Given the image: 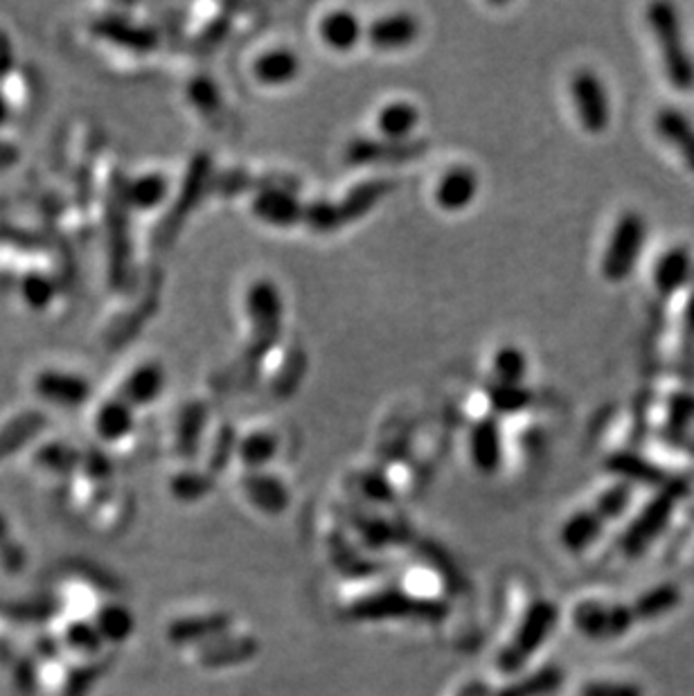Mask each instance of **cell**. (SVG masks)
<instances>
[{
  "label": "cell",
  "instance_id": "obj_32",
  "mask_svg": "<svg viewBox=\"0 0 694 696\" xmlns=\"http://www.w3.org/2000/svg\"><path fill=\"white\" fill-rule=\"evenodd\" d=\"M494 379L501 384H524L528 375V356L517 345H503L492 361Z\"/></svg>",
  "mask_w": 694,
  "mask_h": 696
},
{
  "label": "cell",
  "instance_id": "obj_43",
  "mask_svg": "<svg viewBox=\"0 0 694 696\" xmlns=\"http://www.w3.org/2000/svg\"><path fill=\"white\" fill-rule=\"evenodd\" d=\"M363 492L368 494V496H373V498H377V500H381V498L386 500V498L392 496L390 485L381 479V475H377V473L363 475Z\"/></svg>",
  "mask_w": 694,
  "mask_h": 696
},
{
  "label": "cell",
  "instance_id": "obj_34",
  "mask_svg": "<svg viewBox=\"0 0 694 696\" xmlns=\"http://www.w3.org/2000/svg\"><path fill=\"white\" fill-rule=\"evenodd\" d=\"M203 424H205V409H201L199 404H192L180 413L178 428H176V443H178V453L183 458H192L197 453Z\"/></svg>",
  "mask_w": 694,
  "mask_h": 696
},
{
  "label": "cell",
  "instance_id": "obj_20",
  "mask_svg": "<svg viewBox=\"0 0 694 696\" xmlns=\"http://www.w3.org/2000/svg\"><path fill=\"white\" fill-rule=\"evenodd\" d=\"M656 133H659L672 150L683 158L685 167L694 174V125L677 106H663L654 118Z\"/></svg>",
  "mask_w": 694,
  "mask_h": 696
},
{
  "label": "cell",
  "instance_id": "obj_24",
  "mask_svg": "<svg viewBox=\"0 0 694 696\" xmlns=\"http://www.w3.org/2000/svg\"><path fill=\"white\" fill-rule=\"evenodd\" d=\"M604 467L609 473L620 475L630 483L649 485V487H663L668 483V475L659 464L649 462L645 456L634 451H615L604 460Z\"/></svg>",
  "mask_w": 694,
  "mask_h": 696
},
{
  "label": "cell",
  "instance_id": "obj_5",
  "mask_svg": "<svg viewBox=\"0 0 694 696\" xmlns=\"http://www.w3.org/2000/svg\"><path fill=\"white\" fill-rule=\"evenodd\" d=\"M571 99L584 131L600 135L611 125V97L604 80L591 68H581L571 78Z\"/></svg>",
  "mask_w": 694,
  "mask_h": 696
},
{
  "label": "cell",
  "instance_id": "obj_4",
  "mask_svg": "<svg viewBox=\"0 0 694 696\" xmlns=\"http://www.w3.org/2000/svg\"><path fill=\"white\" fill-rule=\"evenodd\" d=\"M250 320V347L255 356L267 354L282 337V296L271 280H255L246 293Z\"/></svg>",
  "mask_w": 694,
  "mask_h": 696
},
{
  "label": "cell",
  "instance_id": "obj_23",
  "mask_svg": "<svg viewBox=\"0 0 694 696\" xmlns=\"http://www.w3.org/2000/svg\"><path fill=\"white\" fill-rule=\"evenodd\" d=\"M48 417L42 411H21L12 415L8 422L0 424V460H5L27 447L34 437H39L46 428Z\"/></svg>",
  "mask_w": 694,
  "mask_h": 696
},
{
  "label": "cell",
  "instance_id": "obj_33",
  "mask_svg": "<svg viewBox=\"0 0 694 696\" xmlns=\"http://www.w3.org/2000/svg\"><path fill=\"white\" fill-rule=\"evenodd\" d=\"M82 453L66 443H48L34 453V464L48 473H66L82 464Z\"/></svg>",
  "mask_w": 694,
  "mask_h": 696
},
{
  "label": "cell",
  "instance_id": "obj_31",
  "mask_svg": "<svg viewBox=\"0 0 694 696\" xmlns=\"http://www.w3.org/2000/svg\"><path fill=\"white\" fill-rule=\"evenodd\" d=\"M0 93H3L12 116L19 111H25V108L32 106L34 97H36V82L30 75V70L14 66L8 75L0 80Z\"/></svg>",
  "mask_w": 694,
  "mask_h": 696
},
{
  "label": "cell",
  "instance_id": "obj_21",
  "mask_svg": "<svg viewBox=\"0 0 694 696\" xmlns=\"http://www.w3.org/2000/svg\"><path fill=\"white\" fill-rule=\"evenodd\" d=\"M422 120L420 108L409 99H392L384 104L377 116L375 127L381 140L388 142H409Z\"/></svg>",
  "mask_w": 694,
  "mask_h": 696
},
{
  "label": "cell",
  "instance_id": "obj_13",
  "mask_svg": "<svg viewBox=\"0 0 694 696\" xmlns=\"http://www.w3.org/2000/svg\"><path fill=\"white\" fill-rule=\"evenodd\" d=\"M303 72V59L286 46L269 48L252 61V78L267 89H282L294 84Z\"/></svg>",
  "mask_w": 694,
  "mask_h": 696
},
{
  "label": "cell",
  "instance_id": "obj_42",
  "mask_svg": "<svg viewBox=\"0 0 694 696\" xmlns=\"http://www.w3.org/2000/svg\"><path fill=\"white\" fill-rule=\"evenodd\" d=\"M19 161H21L19 146L8 138H0V174L14 169L19 165Z\"/></svg>",
  "mask_w": 694,
  "mask_h": 696
},
{
  "label": "cell",
  "instance_id": "obj_25",
  "mask_svg": "<svg viewBox=\"0 0 694 696\" xmlns=\"http://www.w3.org/2000/svg\"><path fill=\"white\" fill-rule=\"evenodd\" d=\"M242 487H244L248 500L258 509L267 511V515H280L282 509H286L289 492H286L284 483L271 473L250 471L244 475Z\"/></svg>",
  "mask_w": 694,
  "mask_h": 696
},
{
  "label": "cell",
  "instance_id": "obj_11",
  "mask_svg": "<svg viewBox=\"0 0 694 696\" xmlns=\"http://www.w3.org/2000/svg\"><path fill=\"white\" fill-rule=\"evenodd\" d=\"M481 190V178L467 165H456L449 167L440 180L435 182L433 190V201L443 212H462L467 210L473 201H477Z\"/></svg>",
  "mask_w": 694,
  "mask_h": 696
},
{
  "label": "cell",
  "instance_id": "obj_19",
  "mask_svg": "<svg viewBox=\"0 0 694 696\" xmlns=\"http://www.w3.org/2000/svg\"><path fill=\"white\" fill-rule=\"evenodd\" d=\"M122 203L136 212H154L169 197V178L163 172H142L122 180Z\"/></svg>",
  "mask_w": 694,
  "mask_h": 696
},
{
  "label": "cell",
  "instance_id": "obj_38",
  "mask_svg": "<svg viewBox=\"0 0 694 696\" xmlns=\"http://www.w3.org/2000/svg\"><path fill=\"white\" fill-rule=\"evenodd\" d=\"M632 500V487L627 483H617L611 489H607L598 503H596V515L607 523L611 519H617L627 509Z\"/></svg>",
  "mask_w": 694,
  "mask_h": 696
},
{
  "label": "cell",
  "instance_id": "obj_9",
  "mask_svg": "<svg viewBox=\"0 0 694 696\" xmlns=\"http://www.w3.org/2000/svg\"><path fill=\"white\" fill-rule=\"evenodd\" d=\"M32 390L46 404L59 409H80L91 399V381L78 373L44 368L32 377Z\"/></svg>",
  "mask_w": 694,
  "mask_h": 696
},
{
  "label": "cell",
  "instance_id": "obj_10",
  "mask_svg": "<svg viewBox=\"0 0 694 696\" xmlns=\"http://www.w3.org/2000/svg\"><path fill=\"white\" fill-rule=\"evenodd\" d=\"M420 36V23L409 12H392L375 19L365 27V39L379 52H399L411 48Z\"/></svg>",
  "mask_w": 694,
  "mask_h": 696
},
{
  "label": "cell",
  "instance_id": "obj_41",
  "mask_svg": "<svg viewBox=\"0 0 694 696\" xmlns=\"http://www.w3.org/2000/svg\"><path fill=\"white\" fill-rule=\"evenodd\" d=\"M579 696H643V689L634 683H609L593 681L579 692Z\"/></svg>",
  "mask_w": 694,
  "mask_h": 696
},
{
  "label": "cell",
  "instance_id": "obj_26",
  "mask_svg": "<svg viewBox=\"0 0 694 696\" xmlns=\"http://www.w3.org/2000/svg\"><path fill=\"white\" fill-rule=\"evenodd\" d=\"M681 604V591L674 583H661L656 589L645 591L636 602L630 606L636 622H649L659 620L668 613H672Z\"/></svg>",
  "mask_w": 694,
  "mask_h": 696
},
{
  "label": "cell",
  "instance_id": "obj_6",
  "mask_svg": "<svg viewBox=\"0 0 694 696\" xmlns=\"http://www.w3.org/2000/svg\"><path fill=\"white\" fill-rule=\"evenodd\" d=\"M91 34L93 39H99L108 46H116L120 50L136 52V55L154 52L161 44V36L154 27L136 23L133 19L118 16V14L97 16L91 23Z\"/></svg>",
  "mask_w": 694,
  "mask_h": 696
},
{
  "label": "cell",
  "instance_id": "obj_3",
  "mask_svg": "<svg viewBox=\"0 0 694 696\" xmlns=\"http://www.w3.org/2000/svg\"><path fill=\"white\" fill-rule=\"evenodd\" d=\"M685 494L687 483L681 479L668 481L663 487H659V492H656V496L640 509V515L634 519V523L627 528L623 536V547L627 555L638 557L647 551L651 541L659 539Z\"/></svg>",
  "mask_w": 694,
  "mask_h": 696
},
{
  "label": "cell",
  "instance_id": "obj_8",
  "mask_svg": "<svg viewBox=\"0 0 694 696\" xmlns=\"http://www.w3.org/2000/svg\"><path fill=\"white\" fill-rule=\"evenodd\" d=\"M557 622V606L553 602H537L532 604V609L528 611L524 625L513 642V647H509L505 651V656L501 658V665L505 672L509 670H519L526 658H530L537 647L551 636L553 627Z\"/></svg>",
  "mask_w": 694,
  "mask_h": 696
},
{
  "label": "cell",
  "instance_id": "obj_29",
  "mask_svg": "<svg viewBox=\"0 0 694 696\" xmlns=\"http://www.w3.org/2000/svg\"><path fill=\"white\" fill-rule=\"evenodd\" d=\"M392 190V182L390 180H368V182H361V186H356L343 203H339L341 208V214H343V222L345 224H352L356 222V219L368 214L388 192Z\"/></svg>",
  "mask_w": 694,
  "mask_h": 696
},
{
  "label": "cell",
  "instance_id": "obj_37",
  "mask_svg": "<svg viewBox=\"0 0 694 696\" xmlns=\"http://www.w3.org/2000/svg\"><path fill=\"white\" fill-rule=\"evenodd\" d=\"M560 683H562V672L557 668H548L534 674L530 681L503 692L501 696H548L560 687Z\"/></svg>",
  "mask_w": 694,
  "mask_h": 696
},
{
  "label": "cell",
  "instance_id": "obj_35",
  "mask_svg": "<svg viewBox=\"0 0 694 696\" xmlns=\"http://www.w3.org/2000/svg\"><path fill=\"white\" fill-rule=\"evenodd\" d=\"M303 224L318 235H330L345 226L339 203H330V201L305 203Z\"/></svg>",
  "mask_w": 694,
  "mask_h": 696
},
{
  "label": "cell",
  "instance_id": "obj_2",
  "mask_svg": "<svg viewBox=\"0 0 694 696\" xmlns=\"http://www.w3.org/2000/svg\"><path fill=\"white\" fill-rule=\"evenodd\" d=\"M647 241V219L638 210H625L615 219L604 255L600 262V273L607 282H625L638 267L640 255Z\"/></svg>",
  "mask_w": 694,
  "mask_h": 696
},
{
  "label": "cell",
  "instance_id": "obj_36",
  "mask_svg": "<svg viewBox=\"0 0 694 696\" xmlns=\"http://www.w3.org/2000/svg\"><path fill=\"white\" fill-rule=\"evenodd\" d=\"M188 99L192 102V106L197 108V111L203 114V116L216 114L219 106H222V93H219V86L208 75H199V78H195L190 82Z\"/></svg>",
  "mask_w": 694,
  "mask_h": 696
},
{
  "label": "cell",
  "instance_id": "obj_15",
  "mask_svg": "<svg viewBox=\"0 0 694 696\" xmlns=\"http://www.w3.org/2000/svg\"><path fill=\"white\" fill-rule=\"evenodd\" d=\"M424 152V142H388L358 138L352 140L345 150V161L350 165H377V163H401L415 158Z\"/></svg>",
  "mask_w": 694,
  "mask_h": 696
},
{
  "label": "cell",
  "instance_id": "obj_28",
  "mask_svg": "<svg viewBox=\"0 0 694 696\" xmlns=\"http://www.w3.org/2000/svg\"><path fill=\"white\" fill-rule=\"evenodd\" d=\"M278 447L280 443L273 433L252 430L239 439L235 453L244 467H248L250 471H260L278 456Z\"/></svg>",
  "mask_w": 694,
  "mask_h": 696
},
{
  "label": "cell",
  "instance_id": "obj_22",
  "mask_svg": "<svg viewBox=\"0 0 694 696\" xmlns=\"http://www.w3.org/2000/svg\"><path fill=\"white\" fill-rule=\"evenodd\" d=\"M136 428V411L122 397H111L102 401L93 417V430L104 443H122Z\"/></svg>",
  "mask_w": 694,
  "mask_h": 696
},
{
  "label": "cell",
  "instance_id": "obj_40",
  "mask_svg": "<svg viewBox=\"0 0 694 696\" xmlns=\"http://www.w3.org/2000/svg\"><path fill=\"white\" fill-rule=\"evenodd\" d=\"M668 422L674 433H685L694 424V394L677 392L668 404Z\"/></svg>",
  "mask_w": 694,
  "mask_h": 696
},
{
  "label": "cell",
  "instance_id": "obj_45",
  "mask_svg": "<svg viewBox=\"0 0 694 696\" xmlns=\"http://www.w3.org/2000/svg\"><path fill=\"white\" fill-rule=\"evenodd\" d=\"M683 325H685V332L694 337V278L687 286V298H685V307H683Z\"/></svg>",
  "mask_w": 694,
  "mask_h": 696
},
{
  "label": "cell",
  "instance_id": "obj_18",
  "mask_svg": "<svg viewBox=\"0 0 694 696\" xmlns=\"http://www.w3.org/2000/svg\"><path fill=\"white\" fill-rule=\"evenodd\" d=\"M363 36H365V27L361 19L345 8L327 12L318 23V39L332 52L354 50L363 42Z\"/></svg>",
  "mask_w": 694,
  "mask_h": 696
},
{
  "label": "cell",
  "instance_id": "obj_44",
  "mask_svg": "<svg viewBox=\"0 0 694 696\" xmlns=\"http://www.w3.org/2000/svg\"><path fill=\"white\" fill-rule=\"evenodd\" d=\"M14 66H16L14 46L10 42V36L3 30H0V80H3Z\"/></svg>",
  "mask_w": 694,
  "mask_h": 696
},
{
  "label": "cell",
  "instance_id": "obj_1",
  "mask_svg": "<svg viewBox=\"0 0 694 696\" xmlns=\"http://www.w3.org/2000/svg\"><path fill=\"white\" fill-rule=\"evenodd\" d=\"M645 16L656 44H659L668 82L677 91L690 93L694 89V55L685 44L679 10L672 3L659 0L647 8Z\"/></svg>",
  "mask_w": 694,
  "mask_h": 696
},
{
  "label": "cell",
  "instance_id": "obj_39",
  "mask_svg": "<svg viewBox=\"0 0 694 696\" xmlns=\"http://www.w3.org/2000/svg\"><path fill=\"white\" fill-rule=\"evenodd\" d=\"M212 487V481L199 471H183L172 481V492L180 500H197L205 496Z\"/></svg>",
  "mask_w": 694,
  "mask_h": 696
},
{
  "label": "cell",
  "instance_id": "obj_47",
  "mask_svg": "<svg viewBox=\"0 0 694 696\" xmlns=\"http://www.w3.org/2000/svg\"><path fill=\"white\" fill-rule=\"evenodd\" d=\"M687 453H692V456H694V435L687 439Z\"/></svg>",
  "mask_w": 694,
  "mask_h": 696
},
{
  "label": "cell",
  "instance_id": "obj_27",
  "mask_svg": "<svg viewBox=\"0 0 694 696\" xmlns=\"http://www.w3.org/2000/svg\"><path fill=\"white\" fill-rule=\"evenodd\" d=\"M604 521L596 515V509H581L564 523L560 539L562 545L568 547L571 553H579L584 547H589L602 532Z\"/></svg>",
  "mask_w": 694,
  "mask_h": 696
},
{
  "label": "cell",
  "instance_id": "obj_16",
  "mask_svg": "<svg viewBox=\"0 0 694 696\" xmlns=\"http://www.w3.org/2000/svg\"><path fill=\"white\" fill-rule=\"evenodd\" d=\"M694 278V255L687 246L677 244L668 248L654 262L651 282L661 296H674L681 288H687Z\"/></svg>",
  "mask_w": 694,
  "mask_h": 696
},
{
  "label": "cell",
  "instance_id": "obj_30",
  "mask_svg": "<svg viewBox=\"0 0 694 696\" xmlns=\"http://www.w3.org/2000/svg\"><path fill=\"white\" fill-rule=\"evenodd\" d=\"M490 406L496 415H517L524 413L532 404V390L524 384H501L494 381L487 388Z\"/></svg>",
  "mask_w": 694,
  "mask_h": 696
},
{
  "label": "cell",
  "instance_id": "obj_14",
  "mask_svg": "<svg viewBox=\"0 0 694 696\" xmlns=\"http://www.w3.org/2000/svg\"><path fill=\"white\" fill-rule=\"evenodd\" d=\"M167 388V373L161 363L148 361L140 363L138 368L129 373V377L122 381L118 397H122L127 404L136 409H148L161 399V394Z\"/></svg>",
  "mask_w": 694,
  "mask_h": 696
},
{
  "label": "cell",
  "instance_id": "obj_46",
  "mask_svg": "<svg viewBox=\"0 0 694 696\" xmlns=\"http://www.w3.org/2000/svg\"><path fill=\"white\" fill-rule=\"evenodd\" d=\"M10 118H12V111H10V106H8L5 97H3V93H0V127H5L10 122Z\"/></svg>",
  "mask_w": 694,
  "mask_h": 696
},
{
  "label": "cell",
  "instance_id": "obj_7",
  "mask_svg": "<svg viewBox=\"0 0 694 696\" xmlns=\"http://www.w3.org/2000/svg\"><path fill=\"white\" fill-rule=\"evenodd\" d=\"M573 622L579 634L593 640H613L634 627V613L625 604L581 602L575 606Z\"/></svg>",
  "mask_w": 694,
  "mask_h": 696
},
{
  "label": "cell",
  "instance_id": "obj_17",
  "mask_svg": "<svg viewBox=\"0 0 694 696\" xmlns=\"http://www.w3.org/2000/svg\"><path fill=\"white\" fill-rule=\"evenodd\" d=\"M469 458L481 473L492 475L503 464V430L498 417H483L469 430Z\"/></svg>",
  "mask_w": 694,
  "mask_h": 696
},
{
  "label": "cell",
  "instance_id": "obj_12",
  "mask_svg": "<svg viewBox=\"0 0 694 696\" xmlns=\"http://www.w3.org/2000/svg\"><path fill=\"white\" fill-rule=\"evenodd\" d=\"M250 210L255 219L271 228H294L303 224L305 203L289 190L267 188L258 192L250 201Z\"/></svg>",
  "mask_w": 694,
  "mask_h": 696
}]
</instances>
